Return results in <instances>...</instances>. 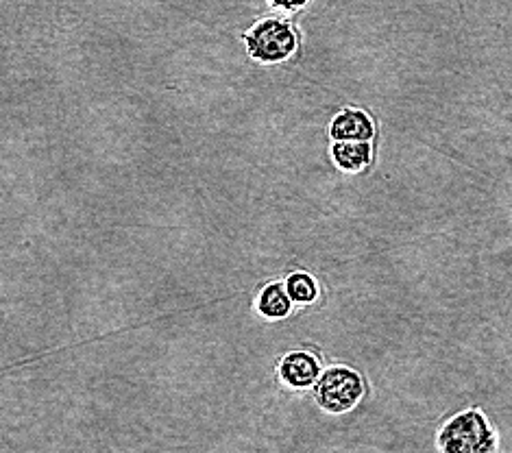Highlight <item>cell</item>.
<instances>
[{"label":"cell","instance_id":"277c9868","mask_svg":"<svg viewBox=\"0 0 512 453\" xmlns=\"http://www.w3.org/2000/svg\"><path fill=\"white\" fill-rule=\"evenodd\" d=\"M323 373V364L319 355L308 349H295L286 353L277 366V375L292 390H308L314 388Z\"/></svg>","mask_w":512,"mask_h":453},{"label":"cell","instance_id":"9c48e42d","mask_svg":"<svg viewBox=\"0 0 512 453\" xmlns=\"http://www.w3.org/2000/svg\"><path fill=\"white\" fill-rule=\"evenodd\" d=\"M268 5L277 11H284V14H297V11L310 5V0H268Z\"/></svg>","mask_w":512,"mask_h":453},{"label":"cell","instance_id":"5b68a950","mask_svg":"<svg viewBox=\"0 0 512 453\" xmlns=\"http://www.w3.org/2000/svg\"><path fill=\"white\" fill-rule=\"evenodd\" d=\"M329 138L371 142L375 138V122L367 112H362V109L347 107L334 116L332 125H329Z\"/></svg>","mask_w":512,"mask_h":453},{"label":"cell","instance_id":"52a82bcc","mask_svg":"<svg viewBox=\"0 0 512 453\" xmlns=\"http://www.w3.org/2000/svg\"><path fill=\"white\" fill-rule=\"evenodd\" d=\"M292 297L288 295V288L282 281H271V284H266L260 295L258 301H255V308L258 312L268 318V321H279V318H286L292 312Z\"/></svg>","mask_w":512,"mask_h":453},{"label":"cell","instance_id":"ba28073f","mask_svg":"<svg viewBox=\"0 0 512 453\" xmlns=\"http://www.w3.org/2000/svg\"><path fill=\"white\" fill-rule=\"evenodd\" d=\"M284 284L295 305H312L316 299H319V284H316V279L306 271L290 273Z\"/></svg>","mask_w":512,"mask_h":453},{"label":"cell","instance_id":"3957f363","mask_svg":"<svg viewBox=\"0 0 512 453\" xmlns=\"http://www.w3.org/2000/svg\"><path fill=\"white\" fill-rule=\"evenodd\" d=\"M314 401L327 414H347L367 395L364 377L345 364L327 366L314 384Z\"/></svg>","mask_w":512,"mask_h":453},{"label":"cell","instance_id":"8992f818","mask_svg":"<svg viewBox=\"0 0 512 453\" xmlns=\"http://www.w3.org/2000/svg\"><path fill=\"white\" fill-rule=\"evenodd\" d=\"M332 159L343 173H364L373 162V144L369 140H334Z\"/></svg>","mask_w":512,"mask_h":453},{"label":"cell","instance_id":"7a4b0ae2","mask_svg":"<svg viewBox=\"0 0 512 453\" xmlns=\"http://www.w3.org/2000/svg\"><path fill=\"white\" fill-rule=\"evenodd\" d=\"M245 46L251 59L258 64H282L295 57L301 46V31L295 22L286 18H266L260 20L245 35Z\"/></svg>","mask_w":512,"mask_h":453},{"label":"cell","instance_id":"6da1fadb","mask_svg":"<svg viewBox=\"0 0 512 453\" xmlns=\"http://www.w3.org/2000/svg\"><path fill=\"white\" fill-rule=\"evenodd\" d=\"M436 447L445 453H495L499 451V432L480 408H467L441 427Z\"/></svg>","mask_w":512,"mask_h":453}]
</instances>
